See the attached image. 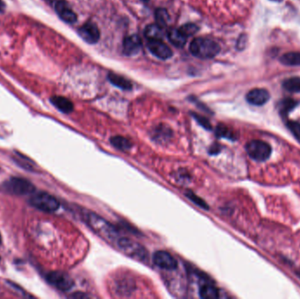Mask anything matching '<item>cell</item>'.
Listing matches in <instances>:
<instances>
[{
	"label": "cell",
	"instance_id": "obj_7",
	"mask_svg": "<svg viewBox=\"0 0 300 299\" xmlns=\"http://www.w3.org/2000/svg\"><path fill=\"white\" fill-rule=\"evenodd\" d=\"M47 280L48 283L62 291H68L72 289L74 281L72 278L64 272L53 271L47 274Z\"/></svg>",
	"mask_w": 300,
	"mask_h": 299
},
{
	"label": "cell",
	"instance_id": "obj_5",
	"mask_svg": "<svg viewBox=\"0 0 300 299\" xmlns=\"http://www.w3.org/2000/svg\"><path fill=\"white\" fill-rule=\"evenodd\" d=\"M2 189L7 193L23 196L32 193L35 188L33 184L28 180L20 177H11L3 184Z\"/></svg>",
	"mask_w": 300,
	"mask_h": 299
},
{
	"label": "cell",
	"instance_id": "obj_23",
	"mask_svg": "<svg viewBox=\"0 0 300 299\" xmlns=\"http://www.w3.org/2000/svg\"><path fill=\"white\" fill-rule=\"evenodd\" d=\"M298 105V103L291 99V98H285L284 100L280 103V107H279V110H280V113L282 116L284 117H286L288 115V113L291 111V110H293L295 108L296 106Z\"/></svg>",
	"mask_w": 300,
	"mask_h": 299
},
{
	"label": "cell",
	"instance_id": "obj_27",
	"mask_svg": "<svg viewBox=\"0 0 300 299\" xmlns=\"http://www.w3.org/2000/svg\"><path fill=\"white\" fill-rule=\"evenodd\" d=\"M287 127L291 131V134L295 136L296 138L300 141V123L298 121L288 120L286 122Z\"/></svg>",
	"mask_w": 300,
	"mask_h": 299
},
{
	"label": "cell",
	"instance_id": "obj_1",
	"mask_svg": "<svg viewBox=\"0 0 300 299\" xmlns=\"http://www.w3.org/2000/svg\"><path fill=\"white\" fill-rule=\"evenodd\" d=\"M88 225L97 233V235L111 243H117L120 239L119 232L114 226L103 218L93 212H88L85 215Z\"/></svg>",
	"mask_w": 300,
	"mask_h": 299
},
{
	"label": "cell",
	"instance_id": "obj_10",
	"mask_svg": "<svg viewBox=\"0 0 300 299\" xmlns=\"http://www.w3.org/2000/svg\"><path fill=\"white\" fill-rule=\"evenodd\" d=\"M153 262L157 267L165 270H173L177 268V262L171 253L166 251H157L153 255Z\"/></svg>",
	"mask_w": 300,
	"mask_h": 299
},
{
	"label": "cell",
	"instance_id": "obj_32",
	"mask_svg": "<svg viewBox=\"0 0 300 299\" xmlns=\"http://www.w3.org/2000/svg\"><path fill=\"white\" fill-rule=\"evenodd\" d=\"M142 1H143V2H148V0H142Z\"/></svg>",
	"mask_w": 300,
	"mask_h": 299
},
{
	"label": "cell",
	"instance_id": "obj_29",
	"mask_svg": "<svg viewBox=\"0 0 300 299\" xmlns=\"http://www.w3.org/2000/svg\"><path fill=\"white\" fill-rule=\"evenodd\" d=\"M192 116H193L194 119L199 122V125H201L203 126L204 128H212L211 123H210V121L206 118H205L203 116L199 115V114H197V113H192Z\"/></svg>",
	"mask_w": 300,
	"mask_h": 299
},
{
	"label": "cell",
	"instance_id": "obj_28",
	"mask_svg": "<svg viewBox=\"0 0 300 299\" xmlns=\"http://www.w3.org/2000/svg\"><path fill=\"white\" fill-rule=\"evenodd\" d=\"M185 195L187 196V198L190 199L192 202L195 203L197 205H199V206L203 208V209H208L207 204L205 202L202 198L198 197L196 194L191 192V191H187Z\"/></svg>",
	"mask_w": 300,
	"mask_h": 299
},
{
	"label": "cell",
	"instance_id": "obj_13",
	"mask_svg": "<svg viewBox=\"0 0 300 299\" xmlns=\"http://www.w3.org/2000/svg\"><path fill=\"white\" fill-rule=\"evenodd\" d=\"M142 46V39L137 34L126 37L123 42V52L126 55L132 56L138 54Z\"/></svg>",
	"mask_w": 300,
	"mask_h": 299
},
{
	"label": "cell",
	"instance_id": "obj_8",
	"mask_svg": "<svg viewBox=\"0 0 300 299\" xmlns=\"http://www.w3.org/2000/svg\"><path fill=\"white\" fill-rule=\"evenodd\" d=\"M50 5L54 6L56 14L66 23H75L78 19L77 14L69 7L65 0H47Z\"/></svg>",
	"mask_w": 300,
	"mask_h": 299
},
{
	"label": "cell",
	"instance_id": "obj_33",
	"mask_svg": "<svg viewBox=\"0 0 300 299\" xmlns=\"http://www.w3.org/2000/svg\"><path fill=\"white\" fill-rule=\"evenodd\" d=\"M0 244H1V236H0Z\"/></svg>",
	"mask_w": 300,
	"mask_h": 299
},
{
	"label": "cell",
	"instance_id": "obj_16",
	"mask_svg": "<svg viewBox=\"0 0 300 299\" xmlns=\"http://www.w3.org/2000/svg\"><path fill=\"white\" fill-rule=\"evenodd\" d=\"M108 80L111 84H113L116 87L120 88L124 91H129L132 89V83L127 79L121 77L120 75L115 73H109Z\"/></svg>",
	"mask_w": 300,
	"mask_h": 299
},
{
	"label": "cell",
	"instance_id": "obj_21",
	"mask_svg": "<svg viewBox=\"0 0 300 299\" xmlns=\"http://www.w3.org/2000/svg\"><path fill=\"white\" fill-rule=\"evenodd\" d=\"M283 87L287 92L299 93L300 92V77H293L284 80L283 83Z\"/></svg>",
	"mask_w": 300,
	"mask_h": 299
},
{
	"label": "cell",
	"instance_id": "obj_19",
	"mask_svg": "<svg viewBox=\"0 0 300 299\" xmlns=\"http://www.w3.org/2000/svg\"><path fill=\"white\" fill-rule=\"evenodd\" d=\"M111 143L113 147L121 151H127L133 146V143L131 142L130 140L120 135L111 137Z\"/></svg>",
	"mask_w": 300,
	"mask_h": 299
},
{
	"label": "cell",
	"instance_id": "obj_3",
	"mask_svg": "<svg viewBox=\"0 0 300 299\" xmlns=\"http://www.w3.org/2000/svg\"><path fill=\"white\" fill-rule=\"evenodd\" d=\"M116 245L123 253L129 257L134 258L135 260H138L141 262H146L148 259V253L147 249H145L142 245L134 241L133 239L120 237Z\"/></svg>",
	"mask_w": 300,
	"mask_h": 299
},
{
	"label": "cell",
	"instance_id": "obj_11",
	"mask_svg": "<svg viewBox=\"0 0 300 299\" xmlns=\"http://www.w3.org/2000/svg\"><path fill=\"white\" fill-rule=\"evenodd\" d=\"M79 33L84 42L89 44H95L100 38V32L96 24L86 22L79 28Z\"/></svg>",
	"mask_w": 300,
	"mask_h": 299
},
{
	"label": "cell",
	"instance_id": "obj_20",
	"mask_svg": "<svg viewBox=\"0 0 300 299\" xmlns=\"http://www.w3.org/2000/svg\"><path fill=\"white\" fill-rule=\"evenodd\" d=\"M280 62L286 66H300V52H290L283 55Z\"/></svg>",
	"mask_w": 300,
	"mask_h": 299
},
{
	"label": "cell",
	"instance_id": "obj_15",
	"mask_svg": "<svg viewBox=\"0 0 300 299\" xmlns=\"http://www.w3.org/2000/svg\"><path fill=\"white\" fill-rule=\"evenodd\" d=\"M168 38L170 42L177 47H182L185 45L187 42V37L185 36L183 32H181L179 28L175 29L172 28L168 32Z\"/></svg>",
	"mask_w": 300,
	"mask_h": 299
},
{
	"label": "cell",
	"instance_id": "obj_31",
	"mask_svg": "<svg viewBox=\"0 0 300 299\" xmlns=\"http://www.w3.org/2000/svg\"><path fill=\"white\" fill-rule=\"evenodd\" d=\"M5 8V5H4V3L0 0V12H2L3 10Z\"/></svg>",
	"mask_w": 300,
	"mask_h": 299
},
{
	"label": "cell",
	"instance_id": "obj_22",
	"mask_svg": "<svg viewBox=\"0 0 300 299\" xmlns=\"http://www.w3.org/2000/svg\"><path fill=\"white\" fill-rule=\"evenodd\" d=\"M155 15H156L155 18H156L157 25L162 28H166L170 22V15L166 10L163 8H158L156 11Z\"/></svg>",
	"mask_w": 300,
	"mask_h": 299
},
{
	"label": "cell",
	"instance_id": "obj_24",
	"mask_svg": "<svg viewBox=\"0 0 300 299\" xmlns=\"http://www.w3.org/2000/svg\"><path fill=\"white\" fill-rule=\"evenodd\" d=\"M171 130L165 126H159L154 131V138L157 139V141L159 142H163L165 139L171 137Z\"/></svg>",
	"mask_w": 300,
	"mask_h": 299
},
{
	"label": "cell",
	"instance_id": "obj_12",
	"mask_svg": "<svg viewBox=\"0 0 300 299\" xmlns=\"http://www.w3.org/2000/svg\"><path fill=\"white\" fill-rule=\"evenodd\" d=\"M269 97L270 95L268 91L262 88H256L251 90L246 96L247 101L253 106H257L265 105L268 101Z\"/></svg>",
	"mask_w": 300,
	"mask_h": 299
},
{
	"label": "cell",
	"instance_id": "obj_2",
	"mask_svg": "<svg viewBox=\"0 0 300 299\" xmlns=\"http://www.w3.org/2000/svg\"><path fill=\"white\" fill-rule=\"evenodd\" d=\"M189 50L192 55L199 58L210 59L215 57L220 53L221 47L212 39L198 37L190 43Z\"/></svg>",
	"mask_w": 300,
	"mask_h": 299
},
{
	"label": "cell",
	"instance_id": "obj_14",
	"mask_svg": "<svg viewBox=\"0 0 300 299\" xmlns=\"http://www.w3.org/2000/svg\"><path fill=\"white\" fill-rule=\"evenodd\" d=\"M50 101L58 110L64 112V113L71 112L73 110V108H74L72 102L70 101L68 98L62 97V96L52 97L50 98Z\"/></svg>",
	"mask_w": 300,
	"mask_h": 299
},
{
	"label": "cell",
	"instance_id": "obj_6",
	"mask_svg": "<svg viewBox=\"0 0 300 299\" xmlns=\"http://www.w3.org/2000/svg\"><path fill=\"white\" fill-rule=\"evenodd\" d=\"M246 151L254 161H264L271 156L272 148L265 142L254 140L246 145Z\"/></svg>",
	"mask_w": 300,
	"mask_h": 299
},
{
	"label": "cell",
	"instance_id": "obj_4",
	"mask_svg": "<svg viewBox=\"0 0 300 299\" xmlns=\"http://www.w3.org/2000/svg\"><path fill=\"white\" fill-rule=\"evenodd\" d=\"M29 202L33 207L37 208L42 212H56L60 206V203L54 196L46 192L33 194Z\"/></svg>",
	"mask_w": 300,
	"mask_h": 299
},
{
	"label": "cell",
	"instance_id": "obj_34",
	"mask_svg": "<svg viewBox=\"0 0 300 299\" xmlns=\"http://www.w3.org/2000/svg\"><path fill=\"white\" fill-rule=\"evenodd\" d=\"M275 1H281V0H275Z\"/></svg>",
	"mask_w": 300,
	"mask_h": 299
},
{
	"label": "cell",
	"instance_id": "obj_18",
	"mask_svg": "<svg viewBox=\"0 0 300 299\" xmlns=\"http://www.w3.org/2000/svg\"><path fill=\"white\" fill-rule=\"evenodd\" d=\"M199 295H200V298L205 299H216L220 298V292L217 288L209 283L200 287Z\"/></svg>",
	"mask_w": 300,
	"mask_h": 299
},
{
	"label": "cell",
	"instance_id": "obj_17",
	"mask_svg": "<svg viewBox=\"0 0 300 299\" xmlns=\"http://www.w3.org/2000/svg\"><path fill=\"white\" fill-rule=\"evenodd\" d=\"M144 33L148 40H162L164 36V28H161L157 23L151 24L146 28Z\"/></svg>",
	"mask_w": 300,
	"mask_h": 299
},
{
	"label": "cell",
	"instance_id": "obj_26",
	"mask_svg": "<svg viewBox=\"0 0 300 299\" xmlns=\"http://www.w3.org/2000/svg\"><path fill=\"white\" fill-rule=\"evenodd\" d=\"M216 134L220 137L226 139H235V134L230 129L224 125H219L216 128Z\"/></svg>",
	"mask_w": 300,
	"mask_h": 299
},
{
	"label": "cell",
	"instance_id": "obj_9",
	"mask_svg": "<svg viewBox=\"0 0 300 299\" xmlns=\"http://www.w3.org/2000/svg\"><path fill=\"white\" fill-rule=\"evenodd\" d=\"M147 47L153 55L162 60H167L173 55L171 47L162 40H148Z\"/></svg>",
	"mask_w": 300,
	"mask_h": 299
},
{
	"label": "cell",
	"instance_id": "obj_30",
	"mask_svg": "<svg viewBox=\"0 0 300 299\" xmlns=\"http://www.w3.org/2000/svg\"><path fill=\"white\" fill-rule=\"evenodd\" d=\"M72 297H74V298H88L87 295L80 294V293L74 295V296H72Z\"/></svg>",
	"mask_w": 300,
	"mask_h": 299
},
{
	"label": "cell",
	"instance_id": "obj_25",
	"mask_svg": "<svg viewBox=\"0 0 300 299\" xmlns=\"http://www.w3.org/2000/svg\"><path fill=\"white\" fill-rule=\"evenodd\" d=\"M179 30L181 32L185 34V36L188 37L192 36L195 33L199 31V27L193 23H187L183 25L181 28H179Z\"/></svg>",
	"mask_w": 300,
	"mask_h": 299
}]
</instances>
